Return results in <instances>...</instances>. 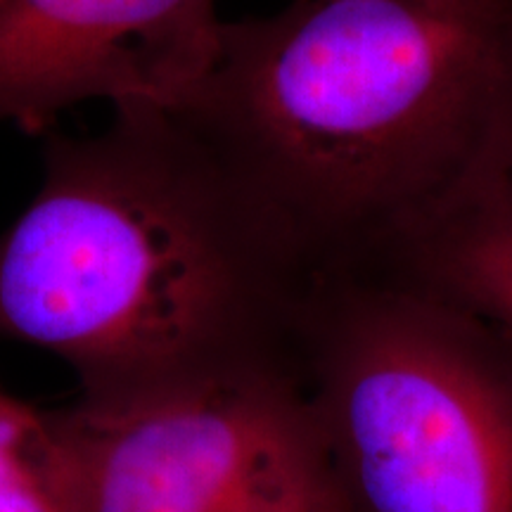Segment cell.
<instances>
[{
  "label": "cell",
  "instance_id": "8",
  "mask_svg": "<svg viewBox=\"0 0 512 512\" xmlns=\"http://www.w3.org/2000/svg\"><path fill=\"white\" fill-rule=\"evenodd\" d=\"M434 5H451V8H477V5H496V3H512V0H425Z\"/></svg>",
  "mask_w": 512,
  "mask_h": 512
},
{
  "label": "cell",
  "instance_id": "1",
  "mask_svg": "<svg viewBox=\"0 0 512 512\" xmlns=\"http://www.w3.org/2000/svg\"><path fill=\"white\" fill-rule=\"evenodd\" d=\"M318 273L176 105L114 107L50 136L43 181L0 235V337L112 396L261 358L256 337Z\"/></svg>",
  "mask_w": 512,
  "mask_h": 512
},
{
  "label": "cell",
  "instance_id": "6",
  "mask_svg": "<svg viewBox=\"0 0 512 512\" xmlns=\"http://www.w3.org/2000/svg\"><path fill=\"white\" fill-rule=\"evenodd\" d=\"M392 240L425 294L512 351V121L446 195Z\"/></svg>",
  "mask_w": 512,
  "mask_h": 512
},
{
  "label": "cell",
  "instance_id": "2",
  "mask_svg": "<svg viewBox=\"0 0 512 512\" xmlns=\"http://www.w3.org/2000/svg\"><path fill=\"white\" fill-rule=\"evenodd\" d=\"M181 110L313 266L392 240L512 121V3L294 0L223 22Z\"/></svg>",
  "mask_w": 512,
  "mask_h": 512
},
{
  "label": "cell",
  "instance_id": "7",
  "mask_svg": "<svg viewBox=\"0 0 512 512\" xmlns=\"http://www.w3.org/2000/svg\"><path fill=\"white\" fill-rule=\"evenodd\" d=\"M0 512H79L74 467L53 413L0 392Z\"/></svg>",
  "mask_w": 512,
  "mask_h": 512
},
{
  "label": "cell",
  "instance_id": "5",
  "mask_svg": "<svg viewBox=\"0 0 512 512\" xmlns=\"http://www.w3.org/2000/svg\"><path fill=\"white\" fill-rule=\"evenodd\" d=\"M216 0H0V124L86 100L181 105L219 48Z\"/></svg>",
  "mask_w": 512,
  "mask_h": 512
},
{
  "label": "cell",
  "instance_id": "4",
  "mask_svg": "<svg viewBox=\"0 0 512 512\" xmlns=\"http://www.w3.org/2000/svg\"><path fill=\"white\" fill-rule=\"evenodd\" d=\"M79 512H344L316 406L264 358L53 413Z\"/></svg>",
  "mask_w": 512,
  "mask_h": 512
},
{
  "label": "cell",
  "instance_id": "3",
  "mask_svg": "<svg viewBox=\"0 0 512 512\" xmlns=\"http://www.w3.org/2000/svg\"><path fill=\"white\" fill-rule=\"evenodd\" d=\"M313 406L366 512H512V351L430 294L339 313Z\"/></svg>",
  "mask_w": 512,
  "mask_h": 512
}]
</instances>
